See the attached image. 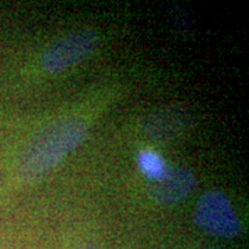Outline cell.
Instances as JSON below:
<instances>
[{
	"label": "cell",
	"mask_w": 249,
	"mask_h": 249,
	"mask_svg": "<svg viewBox=\"0 0 249 249\" xmlns=\"http://www.w3.org/2000/svg\"><path fill=\"white\" fill-rule=\"evenodd\" d=\"M88 134V124L78 116L60 118L40 129L24 145L17 160L22 181L43 176L72 152Z\"/></svg>",
	"instance_id": "1"
},
{
	"label": "cell",
	"mask_w": 249,
	"mask_h": 249,
	"mask_svg": "<svg viewBox=\"0 0 249 249\" xmlns=\"http://www.w3.org/2000/svg\"><path fill=\"white\" fill-rule=\"evenodd\" d=\"M194 222L202 230L220 238H234L241 231L240 219L229 196L220 190L206 191L198 198Z\"/></svg>",
	"instance_id": "2"
},
{
	"label": "cell",
	"mask_w": 249,
	"mask_h": 249,
	"mask_svg": "<svg viewBox=\"0 0 249 249\" xmlns=\"http://www.w3.org/2000/svg\"><path fill=\"white\" fill-rule=\"evenodd\" d=\"M98 34L91 28H82L57 39L40 57V65L47 72H61L85 60L98 45Z\"/></svg>",
	"instance_id": "3"
},
{
	"label": "cell",
	"mask_w": 249,
	"mask_h": 249,
	"mask_svg": "<svg viewBox=\"0 0 249 249\" xmlns=\"http://www.w3.org/2000/svg\"><path fill=\"white\" fill-rule=\"evenodd\" d=\"M196 186V176L183 166L168 168L163 176L150 180L147 191L160 204H175L191 193Z\"/></svg>",
	"instance_id": "4"
},
{
	"label": "cell",
	"mask_w": 249,
	"mask_h": 249,
	"mask_svg": "<svg viewBox=\"0 0 249 249\" xmlns=\"http://www.w3.org/2000/svg\"><path fill=\"white\" fill-rule=\"evenodd\" d=\"M190 126V115L178 107H165L154 111L144 121V130L152 140L172 142L180 137Z\"/></svg>",
	"instance_id": "5"
},
{
	"label": "cell",
	"mask_w": 249,
	"mask_h": 249,
	"mask_svg": "<svg viewBox=\"0 0 249 249\" xmlns=\"http://www.w3.org/2000/svg\"><path fill=\"white\" fill-rule=\"evenodd\" d=\"M137 163L140 166L142 172L150 178V180H157L163 176L168 166L165 165L163 160L160 158L157 152L150 151V150H142L137 155Z\"/></svg>",
	"instance_id": "6"
},
{
	"label": "cell",
	"mask_w": 249,
	"mask_h": 249,
	"mask_svg": "<svg viewBox=\"0 0 249 249\" xmlns=\"http://www.w3.org/2000/svg\"><path fill=\"white\" fill-rule=\"evenodd\" d=\"M76 249H103L96 242H83L80 244L79 247H76Z\"/></svg>",
	"instance_id": "7"
}]
</instances>
